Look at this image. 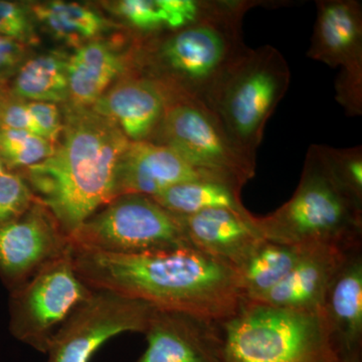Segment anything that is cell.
<instances>
[{"label": "cell", "mask_w": 362, "mask_h": 362, "mask_svg": "<svg viewBox=\"0 0 362 362\" xmlns=\"http://www.w3.org/2000/svg\"><path fill=\"white\" fill-rule=\"evenodd\" d=\"M71 250L76 271L90 289L140 300L160 310L220 322L244 299L237 272L194 247L139 255L74 245Z\"/></svg>", "instance_id": "cell-1"}, {"label": "cell", "mask_w": 362, "mask_h": 362, "mask_svg": "<svg viewBox=\"0 0 362 362\" xmlns=\"http://www.w3.org/2000/svg\"><path fill=\"white\" fill-rule=\"evenodd\" d=\"M65 117L54 153L26 170L35 199L70 238L115 199L117 168L131 141L92 109L71 105Z\"/></svg>", "instance_id": "cell-2"}, {"label": "cell", "mask_w": 362, "mask_h": 362, "mask_svg": "<svg viewBox=\"0 0 362 362\" xmlns=\"http://www.w3.org/2000/svg\"><path fill=\"white\" fill-rule=\"evenodd\" d=\"M261 4L207 1L194 23L166 32L154 44L150 61L157 73L149 78L171 92L204 102L223 74L249 49L243 40V20L249 9Z\"/></svg>", "instance_id": "cell-3"}, {"label": "cell", "mask_w": 362, "mask_h": 362, "mask_svg": "<svg viewBox=\"0 0 362 362\" xmlns=\"http://www.w3.org/2000/svg\"><path fill=\"white\" fill-rule=\"evenodd\" d=\"M259 235L290 246H361L362 202L343 187L320 145L307 152L301 180L291 199L266 216H252Z\"/></svg>", "instance_id": "cell-4"}, {"label": "cell", "mask_w": 362, "mask_h": 362, "mask_svg": "<svg viewBox=\"0 0 362 362\" xmlns=\"http://www.w3.org/2000/svg\"><path fill=\"white\" fill-rule=\"evenodd\" d=\"M218 323L221 362H338L323 312L243 299Z\"/></svg>", "instance_id": "cell-5"}, {"label": "cell", "mask_w": 362, "mask_h": 362, "mask_svg": "<svg viewBox=\"0 0 362 362\" xmlns=\"http://www.w3.org/2000/svg\"><path fill=\"white\" fill-rule=\"evenodd\" d=\"M291 73L272 45L247 49L216 82L202 103L213 112L233 146L256 166L266 124L284 98Z\"/></svg>", "instance_id": "cell-6"}, {"label": "cell", "mask_w": 362, "mask_h": 362, "mask_svg": "<svg viewBox=\"0 0 362 362\" xmlns=\"http://www.w3.org/2000/svg\"><path fill=\"white\" fill-rule=\"evenodd\" d=\"M69 239L74 246L120 255L194 247L180 216L164 209L153 197L136 194L115 197Z\"/></svg>", "instance_id": "cell-7"}, {"label": "cell", "mask_w": 362, "mask_h": 362, "mask_svg": "<svg viewBox=\"0 0 362 362\" xmlns=\"http://www.w3.org/2000/svg\"><path fill=\"white\" fill-rule=\"evenodd\" d=\"M153 143L175 151L211 180L242 190L256 173L233 146L216 117L199 100L171 92Z\"/></svg>", "instance_id": "cell-8"}, {"label": "cell", "mask_w": 362, "mask_h": 362, "mask_svg": "<svg viewBox=\"0 0 362 362\" xmlns=\"http://www.w3.org/2000/svg\"><path fill=\"white\" fill-rule=\"evenodd\" d=\"M92 292L76 271L71 244L18 286L13 302V334L47 354L57 331Z\"/></svg>", "instance_id": "cell-9"}, {"label": "cell", "mask_w": 362, "mask_h": 362, "mask_svg": "<svg viewBox=\"0 0 362 362\" xmlns=\"http://www.w3.org/2000/svg\"><path fill=\"white\" fill-rule=\"evenodd\" d=\"M154 309L140 300L93 290L52 338L47 362H90L111 338L125 332L145 333Z\"/></svg>", "instance_id": "cell-10"}, {"label": "cell", "mask_w": 362, "mask_h": 362, "mask_svg": "<svg viewBox=\"0 0 362 362\" xmlns=\"http://www.w3.org/2000/svg\"><path fill=\"white\" fill-rule=\"evenodd\" d=\"M315 25L307 56L340 66L337 99L349 116L362 114V6L357 0L316 1Z\"/></svg>", "instance_id": "cell-11"}, {"label": "cell", "mask_w": 362, "mask_h": 362, "mask_svg": "<svg viewBox=\"0 0 362 362\" xmlns=\"http://www.w3.org/2000/svg\"><path fill=\"white\" fill-rule=\"evenodd\" d=\"M70 245L49 209L35 201L20 218L0 226V272L21 286Z\"/></svg>", "instance_id": "cell-12"}, {"label": "cell", "mask_w": 362, "mask_h": 362, "mask_svg": "<svg viewBox=\"0 0 362 362\" xmlns=\"http://www.w3.org/2000/svg\"><path fill=\"white\" fill-rule=\"evenodd\" d=\"M144 334L147 349L136 362H221L218 321L156 308Z\"/></svg>", "instance_id": "cell-13"}, {"label": "cell", "mask_w": 362, "mask_h": 362, "mask_svg": "<svg viewBox=\"0 0 362 362\" xmlns=\"http://www.w3.org/2000/svg\"><path fill=\"white\" fill-rule=\"evenodd\" d=\"M170 96L168 88L142 75L107 90L90 109L115 123L131 142H153Z\"/></svg>", "instance_id": "cell-14"}, {"label": "cell", "mask_w": 362, "mask_h": 362, "mask_svg": "<svg viewBox=\"0 0 362 362\" xmlns=\"http://www.w3.org/2000/svg\"><path fill=\"white\" fill-rule=\"evenodd\" d=\"M351 249L311 245L289 275L255 301L289 310L323 312L331 283Z\"/></svg>", "instance_id": "cell-15"}, {"label": "cell", "mask_w": 362, "mask_h": 362, "mask_svg": "<svg viewBox=\"0 0 362 362\" xmlns=\"http://www.w3.org/2000/svg\"><path fill=\"white\" fill-rule=\"evenodd\" d=\"M323 314L338 362H362L361 246L350 250L333 279Z\"/></svg>", "instance_id": "cell-16"}, {"label": "cell", "mask_w": 362, "mask_h": 362, "mask_svg": "<svg viewBox=\"0 0 362 362\" xmlns=\"http://www.w3.org/2000/svg\"><path fill=\"white\" fill-rule=\"evenodd\" d=\"M202 180H211L169 147L130 142L117 168L116 197L130 194L156 197L176 185Z\"/></svg>", "instance_id": "cell-17"}, {"label": "cell", "mask_w": 362, "mask_h": 362, "mask_svg": "<svg viewBox=\"0 0 362 362\" xmlns=\"http://www.w3.org/2000/svg\"><path fill=\"white\" fill-rule=\"evenodd\" d=\"M252 216L251 213L207 209L180 218L194 249L237 272L264 240L252 223Z\"/></svg>", "instance_id": "cell-18"}, {"label": "cell", "mask_w": 362, "mask_h": 362, "mask_svg": "<svg viewBox=\"0 0 362 362\" xmlns=\"http://www.w3.org/2000/svg\"><path fill=\"white\" fill-rule=\"evenodd\" d=\"M123 54L102 40L78 47L68 59L69 93L75 107L89 108L107 92V88L126 71Z\"/></svg>", "instance_id": "cell-19"}, {"label": "cell", "mask_w": 362, "mask_h": 362, "mask_svg": "<svg viewBox=\"0 0 362 362\" xmlns=\"http://www.w3.org/2000/svg\"><path fill=\"white\" fill-rule=\"evenodd\" d=\"M309 246H290L262 240L237 271L243 298L255 301L282 282Z\"/></svg>", "instance_id": "cell-20"}, {"label": "cell", "mask_w": 362, "mask_h": 362, "mask_svg": "<svg viewBox=\"0 0 362 362\" xmlns=\"http://www.w3.org/2000/svg\"><path fill=\"white\" fill-rule=\"evenodd\" d=\"M68 59L63 52H49L28 59L14 76L11 95L28 102L70 101Z\"/></svg>", "instance_id": "cell-21"}, {"label": "cell", "mask_w": 362, "mask_h": 362, "mask_svg": "<svg viewBox=\"0 0 362 362\" xmlns=\"http://www.w3.org/2000/svg\"><path fill=\"white\" fill-rule=\"evenodd\" d=\"M242 190L216 180H194L169 187L153 197L177 216H192L207 209H228L240 214L250 211L240 201Z\"/></svg>", "instance_id": "cell-22"}, {"label": "cell", "mask_w": 362, "mask_h": 362, "mask_svg": "<svg viewBox=\"0 0 362 362\" xmlns=\"http://www.w3.org/2000/svg\"><path fill=\"white\" fill-rule=\"evenodd\" d=\"M33 16L57 39L83 45L106 30V21L76 2L49 1L33 6Z\"/></svg>", "instance_id": "cell-23"}, {"label": "cell", "mask_w": 362, "mask_h": 362, "mask_svg": "<svg viewBox=\"0 0 362 362\" xmlns=\"http://www.w3.org/2000/svg\"><path fill=\"white\" fill-rule=\"evenodd\" d=\"M117 14L144 33L173 32L189 23V11L183 0H122Z\"/></svg>", "instance_id": "cell-24"}, {"label": "cell", "mask_w": 362, "mask_h": 362, "mask_svg": "<svg viewBox=\"0 0 362 362\" xmlns=\"http://www.w3.org/2000/svg\"><path fill=\"white\" fill-rule=\"evenodd\" d=\"M54 144L28 131L0 129V158L6 168H30L54 153Z\"/></svg>", "instance_id": "cell-25"}, {"label": "cell", "mask_w": 362, "mask_h": 362, "mask_svg": "<svg viewBox=\"0 0 362 362\" xmlns=\"http://www.w3.org/2000/svg\"><path fill=\"white\" fill-rule=\"evenodd\" d=\"M322 156L337 180L362 202V147L337 149L320 145Z\"/></svg>", "instance_id": "cell-26"}, {"label": "cell", "mask_w": 362, "mask_h": 362, "mask_svg": "<svg viewBox=\"0 0 362 362\" xmlns=\"http://www.w3.org/2000/svg\"><path fill=\"white\" fill-rule=\"evenodd\" d=\"M37 201L28 181L21 175H0V226L20 218Z\"/></svg>", "instance_id": "cell-27"}, {"label": "cell", "mask_w": 362, "mask_h": 362, "mask_svg": "<svg viewBox=\"0 0 362 362\" xmlns=\"http://www.w3.org/2000/svg\"><path fill=\"white\" fill-rule=\"evenodd\" d=\"M0 35L25 45L35 40L32 13L25 6L0 0Z\"/></svg>", "instance_id": "cell-28"}, {"label": "cell", "mask_w": 362, "mask_h": 362, "mask_svg": "<svg viewBox=\"0 0 362 362\" xmlns=\"http://www.w3.org/2000/svg\"><path fill=\"white\" fill-rule=\"evenodd\" d=\"M26 106L39 128L40 136L54 144L63 131V122L57 104L26 102Z\"/></svg>", "instance_id": "cell-29"}, {"label": "cell", "mask_w": 362, "mask_h": 362, "mask_svg": "<svg viewBox=\"0 0 362 362\" xmlns=\"http://www.w3.org/2000/svg\"><path fill=\"white\" fill-rule=\"evenodd\" d=\"M26 45L0 35V85L14 78L26 61Z\"/></svg>", "instance_id": "cell-30"}, {"label": "cell", "mask_w": 362, "mask_h": 362, "mask_svg": "<svg viewBox=\"0 0 362 362\" xmlns=\"http://www.w3.org/2000/svg\"><path fill=\"white\" fill-rule=\"evenodd\" d=\"M28 131L40 136L39 128L28 111L26 102L16 98H7L2 110L0 129ZM42 137V136H40Z\"/></svg>", "instance_id": "cell-31"}, {"label": "cell", "mask_w": 362, "mask_h": 362, "mask_svg": "<svg viewBox=\"0 0 362 362\" xmlns=\"http://www.w3.org/2000/svg\"><path fill=\"white\" fill-rule=\"evenodd\" d=\"M7 98H8V96H6L4 90L0 89V122H1L2 110H4V104H6Z\"/></svg>", "instance_id": "cell-32"}, {"label": "cell", "mask_w": 362, "mask_h": 362, "mask_svg": "<svg viewBox=\"0 0 362 362\" xmlns=\"http://www.w3.org/2000/svg\"><path fill=\"white\" fill-rule=\"evenodd\" d=\"M6 164L4 163L2 159L0 158V175H4V173H6Z\"/></svg>", "instance_id": "cell-33"}]
</instances>
